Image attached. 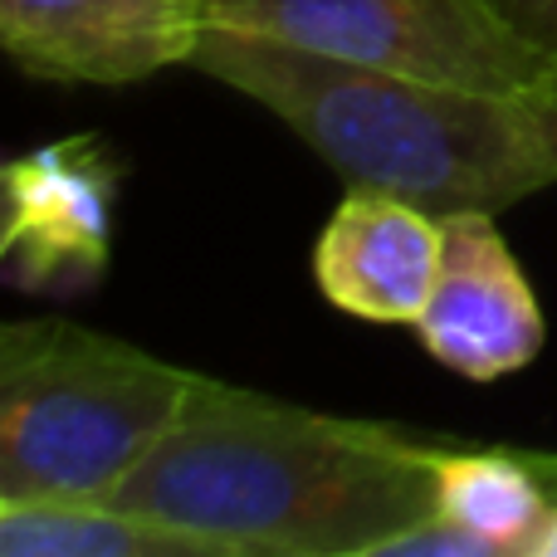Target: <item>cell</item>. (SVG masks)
I'll return each instance as SVG.
<instances>
[{
	"label": "cell",
	"mask_w": 557,
	"mask_h": 557,
	"mask_svg": "<svg viewBox=\"0 0 557 557\" xmlns=\"http://www.w3.org/2000/svg\"><path fill=\"white\" fill-rule=\"evenodd\" d=\"M445 441L201 376L182 421L113 490L231 557H376L435 513Z\"/></svg>",
	"instance_id": "obj_1"
},
{
	"label": "cell",
	"mask_w": 557,
	"mask_h": 557,
	"mask_svg": "<svg viewBox=\"0 0 557 557\" xmlns=\"http://www.w3.org/2000/svg\"><path fill=\"white\" fill-rule=\"evenodd\" d=\"M191 69L255 98L343 186L435 215L519 206L557 186V88H484L323 54L206 20Z\"/></svg>",
	"instance_id": "obj_2"
},
{
	"label": "cell",
	"mask_w": 557,
	"mask_h": 557,
	"mask_svg": "<svg viewBox=\"0 0 557 557\" xmlns=\"http://www.w3.org/2000/svg\"><path fill=\"white\" fill-rule=\"evenodd\" d=\"M201 372L64 323L0 333V499H113L182 421Z\"/></svg>",
	"instance_id": "obj_3"
},
{
	"label": "cell",
	"mask_w": 557,
	"mask_h": 557,
	"mask_svg": "<svg viewBox=\"0 0 557 557\" xmlns=\"http://www.w3.org/2000/svg\"><path fill=\"white\" fill-rule=\"evenodd\" d=\"M201 10L215 25L386 69L484 88H557V64L494 0H201Z\"/></svg>",
	"instance_id": "obj_4"
},
{
	"label": "cell",
	"mask_w": 557,
	"mask_h": 557,
	"mask_svg": "<svg viewBox=\"0 0 557 557\" xmlns=\"http://www.w3.org/2000/svg\"><path fill=\"white\" fill-rule=\"evenodd\" d=\"M201 29V0H0V45L45 84H143L191 64Z\"/></svg>",
	"instance_id": "obj_5"
},
{
	"label": "cell",
	"mask_w": 557,
	"mask_h": 557,
	"mask_svg": "<svg viewBox=\"0 0 557 557\" xmlns=\"http://www.w3.org/2000/svg\"><path fill=\"white\" fill-rule=\"evenodd\" d=\"M411 333L435 362L470 382H499L543 352L548 323L494 211L445 215L441 274Z\"/></svg>",
	"instance_id": "obj_6"
},
{
	"label": "cell",
	"mask_w": 557,
	"mask_h": 557,
	"mask_svg": "<svg viewBox=\"0 0 557 557\" xmlns=\"http://www.w3.org/2000/svg\"><path fill=\"white\" fill-rule=\"evenodd\" d=\"M445 255V215L347 186L313 245V284L333 308L376 327H411L435 288Z\"/></svg>",
	"instance_id": "obj_7"
},
{
	"label": "cell",
	"mask_w": 557,
	"mask_h": 557,
	"mask_svg": "<svg viewBox=\"0 0 557 557\" xmlns=\"http://www.w3.org/2000/svg\"><path fill=\"white\" fill-rule=\"evenodd\" d=\"M113 162L88 143H59L10 162L5 255L25 288L94 278L113 240Z\"/></svg>",
	"instance_id": "obj_8"
},
{
	"label": "cell",
	"mask_w": 557,
	"mask_h": 557,
	"mask_svg": "<svg viewBox=\"0 0 557 557\" xmlns=\"http://www.w3.org/2000/svg\"><path fill=\"white\" fill-rule=\"evenodd\" d=\"M0 557H231L117 499H0Z\"/></svg>",
	"instance_id": "obj_9"
},
{
	"label": "cell",
	"mask_w": 557,
	"mask_h": 557,
	"mask_svg": "<svg viewBox=\"0 0 557 557\" xmlns=\"http://www.w3.org/2000/svg\"><path fill=\"white\" fill-rule=\"evenodd\" d=\"M557 504V455L543 450H465L445 445L435 470V513L484 533L504 557H529Z\"/></svg>",
	"instance_id": "obj_10"
},
{
	"label": "cell",
	"mask_w": 557,
	"mask_h": 557,
	"mask_svg": "<svg viewBox=\"0 0 557 557\" xmlns=\"http://www.w3.org/2000/svg\"><path fill=\"white\" fill-rule=\"evenodd\" d=\"M376 557H504V553L484 533L465 529V523L445 519V513H425L421 523L386 539Z\"/></svg>",
	"instance_id": "obj_11"
},
{
	"label": "cell",
	"mask_w": 557,
	"mask_h": 557,
	"mask_svg": "<svg viewBox=\"0 0 557 557\" xmlns=\"http://www.w3.org/2000/svg\"><path fill=\"white\" fill-rule=\"evenodd\" d=\"M494 5L539 54L557 64V0H494Z\"/></svg>",
	"instance_id": "obj_12"
},
{
	"label": "cell",
	"mask_w": 557,
	"mask_h": 557,
	"mask_svg": "<svg viewBox=\"0 0 557 557\" xmlns=\"http://www.w3.org/2000/svg\"><path fill=\"white\" fill-rule=\"evenodd\" d=\"M529 557H557V504H553L548 523L539 529V539H533V553Z\"/></svg>",
	"instance_id": "obj_13"
}]
</instances>
